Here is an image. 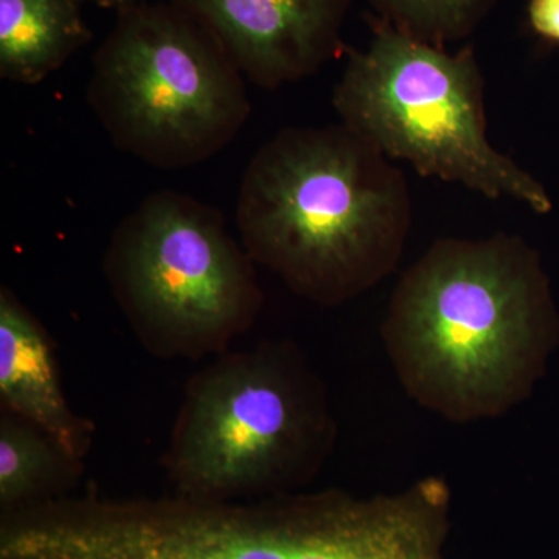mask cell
Masks as SVG:
<instances>
[{"label":"cell","mask_w":559,"mask_h":559,"mask_svg":"<svg viewBox=\"0 0 559 559\" xmlns=\"http://www.w3.org/2000/svg\"><path fill=\"white\" fill-rule=\"evenodd\" d=\"M451 525L439 474L370 496L61 498L11 521L3 559H448Z\"/></svg>","instance_id":"6da1fadb"},{"label":"cell","mask_w":559,"mask_h":559,"mask_svg":"<svg viewBox=\"0 0 559 559\" xmlns=\"http://www.w3.org/2000/svg\"><path fill=\"white\" fill-rule=\"evenodd\" d=\"M381 340L421 409L454 425L506 417L532 399L559 345L538 250L510 234L437 240L396 282Z\"/></svg>","instance_id":"7a4b0ae2"},{"label":"cell","mask_w":559,"mask_h":559,"mask_svg":"<svg viewBox=\"0 0 559 559\" xmlns=\"http://www.w3.org/2000/svg\"><path fill=\"white\" fill-rule=\"evenodd\" d=\"M411 226L406 176L342 123L285 128L242 175V248L320 307H341L390 277Z\"/></svg>","instance_id":"3957f363"},{"label":"cell","mask_w":559,"mask_h":559,"mask_svg":"<svg viewBox=\"0 0 559 559\" xmlns=\"http://www.w3.org/2000/svg\"><path fill=\"white\" fill-rule=\"evenodd\" d=\"M336 440L325 388L288 342L216 356L186 390L165 473L178 496L272 498L319 476Z\"/></svg>","instance_id":"277c9868"},{"label":"cell","mask_w":559,"mask_h":559,"mask_svg":"<svg viewBox=\"0 0 559 559\" xmlns=\"http://www.w3.org/2000/svg\"><path fill=\"white\" fill-rule=\"evenodd\" d=\"M371 40L348 50L334 90L341 123L390 160L489 200L511 198L546 215L538 179L488 139L485 81L473 47L451 53L370 16Z\"/></svg>","instance_id":"5b68a950"},{"label":"cell","mask_w":559,"mask_h":559,"mask_svg":"<svg viewBox=\"0 0 559 559\" xmlns=\"http://www.w3.org/2000/svg\"><path fill=\"white\" fill-rule=\"evenodd\" d=\"M245 75L218 40L168 3L117 11L87 100L117 148L159 168L215 156L250 112Z\"/></svg>","instance_id":"8992f818"},{"label":"cell","mask_w":559,"mask_h":559,"mask_svg":"<svg viewBox=\"0 0 559 559\" xmlns=\"http://www.w3.org/2000/svg\"><path fill=\"white\" fill-rule=\"evenodd\" d=\"M105 275L140 344L165 359L224 355L263 305L255 263L223 215L178 191L150 194L121 221Z\"/></svg>","instance_id":"52a82bcc"},{"label":"cell","mask_w":559,"mask_h":559,"mask_svg":"<svg viewBox=\"0 0 559 559\" xmlns=\"http://www.w3.org/2000/svg\"><path fill=\"white\" fill-rule=\"evenodd\" d=\"M210 33L246 80L278 90L344 50L352 0H170Z\"/></svg>","instance_id":"ba28073f"},{"label":"cell","mask_w":559,"mask_h":559,"mask_svg":"<svg viewBox=\"0 0 559 559\" xmlns=\"http://www.w3.org/2000/svg\"><path fill=\"white\" fill-rule=\"evenodd\" d=\"M0 401L2 411L31 423L84 462L94 426L76 415L62 390L53 342L9 288L0 289Z\"/></svg>","instance_id":"9c48e42d"},{"label":"cell","mask_w":559,"mask_h":559,"mask_svg":"<svg viewBox=\"0 0 559 559\" xmlns=\"http://www.w3.org/2000/svg\"><path fill=\"white\" fill-rule=\"evenodd\" d=\"M92 39L81 0H0V76L36 84Z\"/></svg>","instance_id":"30bf717a"},{"label":"cell","mask_w":559,"mask_h":559,"mask_svg":"<svg viewBox=\"0 0 559 559\" xmlns=\"http://www.w3.org/2000/svg\"><path fill=\"white\" fill-rule=\"evenodd\" d=\"M81 474L83 462L31 423L2 411L0 506L3 513L64 498Z\"/></svg>","instance_id":"8fae6325"},{"label":"cell","mask_w":559,"mask_h":559,"mask_svg":"<svg viewBox=\"0 0 559 559\" xmlns=\"http://www.w3.org/2000/svg\"><path fill=\"white\" fill-rule=\"evenodd\" d=\"M390 27L437 47L468 38L498 0H367Z\"/></svg>","instance_id":"7c38bea8"},{"label":"cell","mask_w":559,"mask_h":559,"mask_svg":"<svg viewBox=\"0 0 559 559\" xmlns=\"http://www.w3.org/2000/svg\"><path fill=\"white\" fill-rule=\"evenodd\" d=\"M528 25L540 39L559 44V0H528Z\"/></svg>","instance_id":"4fadbf2b"},{"label":"cell","mask_w":559,"mask_h":559,"mask_svg":"<svg viewBox=\"0 0 559 559\" xmlns=\"http://www.w3.org/2000/svg\"><path fill=\"white\" fill-rule=\"evenodd\" d=\"M81 2H90L94 3V5L102 7V9H112L120 11L127 9V7L143 2V0H81Z\"/></svg>","instance_id":"5bb4252c"}]
</instances>
